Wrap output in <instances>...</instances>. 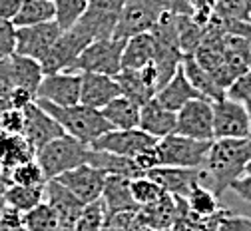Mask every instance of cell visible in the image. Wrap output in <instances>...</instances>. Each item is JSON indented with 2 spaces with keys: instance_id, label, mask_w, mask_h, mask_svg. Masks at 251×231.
<instances>
[{
  "instance_id": "1",
  "label": "cell",
  "mask_w": 251,
  "mask_h": 231,
  "mask_svg": "<svg viewBox=\"0 0 251 231\" xmlns=\"http://www.w3.org/2000/svg\"><path fill=\"white\" fill-rule=\"evenodd\" d=\"M251 161V138L245 140H213L205 163V178L211 181V191L222 197L231 183L245 174Z\"/></svg>"
},
{
  "instance_id": "2",
  "label": "cell",
  "mask_w": 251,
  "mask_h": 231,
  "mask_svg": "<svg viewBox=\"0 0 251 231\" xmlns=\"http://www.w3.org/2000/svg\"><path fill=\"white\" fill-rule=\"evenodd\" d=\"M40 108H44L60 126L66 131L68 136L84 142L86 146H92L100 136L112 131V124L104 118V114L96 108H90L84 104L76 106H54L44 100H36Z\"/></svg>"
},
{
  "instance_id": "3",
  "label": "cell",
  "mask_w": 251,
  "mask_h": 231,
  "mask_svg": "<svg viewBox=\"0 0 251 231\" xmlns=\"http://www.w3.org/2000/svg\"><path fill=\"white\" fill-rule=\"evenodd\" d=\"M90 155V146L84 142L64 134L44 146L42 150L36 152V161L40 163V168L46 176V180H56L62 174H66L78 166L88 163Z\"/></svg>"
},
{
  "instance_id": "4",
  "label": "cell",
  "mask_w": 251,
  "mask_h": 231,
  "mask_svg": "<svg viewBox=\"0 0 251 231\" xmlns=\"http://www.w3.org/2000/svg\"><path fill=\"white\" fill-rule=\"evenodd\" d=\"M172 8L168 0H124L122 16L116 28V40H128L132 36L151 32L160 18Z\"/></svg>"
},
{
  "instance_id": "5",
  "label": "cell",
  "mask_w": 251,
  "mask_h": 231,
  "mask_svg": "<svg viewBox=\"0 0 251 231\" xmlns=\"http://www.w3.org/2000/svg\"><path fill=\"white\" fill-rule=\"evenodd\" d=\"M213 142L205 140H194L179 134H172L168 138H162L155 148L160 154L162 166L172 168H190V170H203Z\"/></svg>"
},
{
  "instance_id": "6",
  "label": "cell",
  "mask_w": 251,
  "mask_h": 231,
  "mask_svg": "<svg viewBox=\"0 0 251 231\" xmlns=\"http://www.w3.org/2000/svg\"><path fill=\"white\" fill-rule=\"evenodd\" d=\"M122 54H124V40L108 38L90 42L80 58L68 72L78 74H104L116 78L122 72Z\"/></svg>"
},
{
  "instance_id": "7",
  "label": "cell",
  "mask_w": 251,
  "mask_h": 231,
  "mask_svg": "<svg viewBox=\"0 0 251 231\" xmlns=\"http://www.w3.org/2000/svg\"><path fill=\"white\" fill-rule=\"evenodd\" d=\"M122 8L124 0H90L88 10L74 28L88 36L92 42L114 38Z\"/></svg>"
},
{
  "instance_id": "8",
  "label": "cell",
  "mask_w": 251,
  "mask_h": 231,
  "mask_svg": "<svg viewBox=\"0 0 251 231\" xmlns=\"http://www.w3.org/2000/svg\"><path fill=\"white\" fill-rule=\"evenodd\" d=\"M249 131V114L243 102L227 96L213 102V140H245Z\"/></svg>"
},
{
  "instance_id": "9",
  "label": "cell",
  "mask_w": 251,
  "mask_h": 231,
  "mask_svg": "<svg viewBox=\"0 0 251 231\" xmlns=\"http://www.w3.org/2000/svg\"><path fill=\"white\" fill-rule=\"evenodd\" d=\"M176 134L213 142V102L207 98H198V100L187 102L177 112Z\"/></svg>"
},
{
  "instance_id": "10",
  "label": "cell",
  "mask_w": 251,
  "mask_h": 231,
  "mask_svg": "<svg viewBox=\"0 0 251 231\" xmlns=\"http://www.w3.org/2000/svg\"><path fill=\"white\" fill-rule=\"evenodd\" d=\"M90 42L92 40L84 36L82 32H78L76 28L64 30L60 34V38L56 40V44L52 46V50L46 54V58L40 62L44 76L56 74V72H68Z\"/></svg>"
},
{
  "instance_id": "11",
  "label": "cell",
  "mask_w": 251,
  "mask_h": 231,
  "mask_svg": "<svg viewBox=\"0 0 251 231\" xmlns=\"http://www.w3.org/2000/svg\"><path fill=\"white\" fill-rule=\"evenodd\" d=\"M160 140L151 138L150 134L142 131L140 128L136 129H112L108 134L100 136L90 148L94 150H104L116 155H124V157H132L136 159L140 154L151 150Z\"/></svg>"
},
{
  "instance_id": "12",
  "label": "cell",
  "mask_w": 251,
  "mask_h": 231,
  "mask_svg": "<svg viewBox=\"0 0 251 231\" xmlns=\"http://www.w3.org/2000/svg\"><path fill=\"white\" fill-rule=\"evenodd\" d=\"M62 32L64 30L56 24V20L36 24V26L16 28V54L42 62L46 54L52 50V46L56 44V40L60 38Z\"/></svg>"
},
{
  "instance_id": "13",
  "label": "cell",
  "mask_w": 251,
  "mask_h": 231,
  "mask_svg": "<svg viewBox=\"0 0 251 231\" xmlns=\"http://www.w3.org/2000/svg\"><path fill=\"white\" fill-rule=\"evenodd\" d=\"M82 92V74L78 72H56L46 74L38 92L36 100L50 102L54 106H76L80 104Z\"/></svg>"
},
{
  "instance_id": "14",
  "label": "cell",
  "mask_w": 251,
  "mask_h": 231,
  "mask_svg": "<svg viewBox=\"0 0 251 231\" xmlns=\"http://www.w3.org/2000/svg\"><path fill=\"white\" fill-rule=\"evenodd\" d=\"M106 178H108L106 172L90 166V163H84V166H78V168H74L66 174H62L56 180L64 187H68L84 205H88L92 202L102 200Z\"/></svg>"
},
{
  "instance_id": "15",
  "label": "cell",
  "mask_w": 251,
  "mask_h": 231,
  "mask_svg": "<svg viewBox=\"0 0 251 231\" xmlns=\"http://www.w3.org/2000/svg\"><path fill=\"white\" fill-rule=\"evenodd\" d=\"M66 131L62 129V126L44 110L40 108L36 102L30 104L28 108H24V131L22 136L30 142L36 152L42 150L44 146H48L50 142H54L56 138L64 136Z\"/></svg>"
},
{
  "instance_id": "16",
  "label": "cell",
  "mask_w": 251,
  "mask_h": 231,
  "mask_svg": "<svg viewBox=\"0 0 251 231\" xmlns=\"http://www.w3.org/2000/svg\"><path fill=\"white\" fill-rule=\"evenodd\" d=\"M150 180H153L166 193L185 197L190 189L205 178L203 170H190V168H172V166H160L146 174Z\"/></svg>"
},
{
  "instance_id": "17",
  "label": "cell",
  "mask_w": 251,
  "mask_h": 231,
  "mask_svg": "<svg viewBox=\"0 0 251 231\" xmlns=\"http://www.w3.org/2000/svg\"><path fill=\"white\" fill-rule=\"evenodd\" d=\"M44 202L56 211L60 225L74 227L78 217H80V213H82V209H84V204L68 187L62 185L58 180H50L44 185Z\"/></svg>"
},
{
  "instance_id": "18",
  "label": "cell",
  "mask_w": 251,
  "mask_h": 231,
  "mask_svg": "<svg viewBox=\"0 0 251 231\" xmlns=\"http://www.w3.org/2000/svg\"><path fill=\"white\" fill-rule=\"evenodd\" d=\"M122 96L120 84L112 76L104 74H82V92H80V104L102 110L112 100Z\"/></svg>"
},
{
  "instance_id": "19",
  "label": "cell",
  "mask_w": 251,
  "mask_h": 231,
  "mask_svg": "<svg viewBox=\"0 0 251 231\" xmlns=\"http://www.w3.org/2000/svg\"><path fill=\"white\" fill-rule=\"evenodd\" d=\"M176 126H177V112L164 108L155 98L142 106L140 129L150 134L151 138L162 140V138L176 134Z\"/></svg>"
},
{
  "instance_id": "20",
  "label": "cell",
  "mask_w": 251,
  "mask_h": 231,
  "mask_svg": "<svg viewBox=\"0 0 251 231\" xmlns=\"http://www.w3.org/2000/svg\"><path fill=\"white\" fill-rule=\"evenodd\" d=\"M32 159H36V150L22 134L0 131V178Z\"/></svg>"
},
{
  "instance_id": "21",
  "label": "cell",
  "mask_w": 251,
  "mask_h": 231,
  "mask_svg": "<svg viewBox=\"0 0 251 231\" xmlns=\"http://www.w3.org/2000/svg\"><path fill=\"white\" fill-rule=\"evenodd\" d=\"M198 98H203V96L192 86L190 80H187L183 68H179L176 72V76L166 86H162L158 90V94H155V100L172 112H179L187 102L198 100Z\"/></svg>"
},
{
  "instance_id": "22",
  "label": "cell",
  "mask_w": 251,
  "mask_h": 231,
  "mask_svg": "<svg viewBox=\"0 0 251 231\" xmlns=\"http://www.w3.org/2000/svg\"><path fill=\"white\" fill-rule=\"evenodd\" d=\"M102 202L106 204L108 215L140 209V205L136 204L134 195H132V180L124 178V176H108L106 178Z\"/></svg>"
},
{
  "instance_id": "23",
  "label": "cell",
  "mask_w": 251,
  "mask_h": 231,
  "mask_svg": "<svg viewBox=\"0 0 251 231\" xmlns=\"http://www.w3.org/2000/svg\"><path fill=\"white\" fill-rule=\"evenodd\" d=\"M88 163L94 166V168L102 170V172H106L108 176H124V178H130V180L146 176V172L138 166L136 159L116 155V154H110V152H104V150L90 148Z\"/></svg>"
},
{
  "instance_id": "24",
  "label": "cell",
  "mask_w": 251,
  "mask_h": 231,
  "mask_svg": "<svg viewBox=\"0 0 251 231\" xmlns=\"http://www.w3.org/2000/svg\"><path fill=\"white\" fill-rule=\"evenodd\" d=\"M181 68L187 76V80L192 82V86L211 102H217V100H224L226 98V90L217 84V80L213 78L211 72H207L203 66L196 60L194 54H187L183 56V62H181Z\"/></svg>"
},
{
  "instance_id": "25",
  "label": "cell",
  "mask_w": 251,
  "mask_h": 231,
  "mask_svg": "<svg viewBox=\"0 0 251 231\" xmlns=\"http://www.w3.org/2000/svg\"><path fill=\"white\" fill-rule=\"evenodd\" d=\"M153 56H155V40L151 32L132 36L124 42L122 70H140L150 62H153Z\"/></svg>"
},
{
  "instance_id": "26",
  "label": "cell",
  "mask_w": 251,
  "mask_h": 231,
  "mask_svg": "<svg viewBox=\"0 0 251 231\" xmlns=\"http://www.w3.org/2000/svg\"><path fill=\"white\" fill-rule=\"evenodd\" d=\"M177 197L172 193H164L160 200H155L150 205L140 207V215L146 221V225L153 231H162V229H170L177 217Z\"/></svg>"
},
{
  "instance_id": "27",
  "label": "cell",
  "mask_w": 251,
  "mask_h": 231,
  "mask_svg": "<svg viewBox=\"0 0 251 231\" xmlns=\"http://www.w3.org/2000/svg\"><path fill=\"white\" fill-rule=\"evenodd\" d=\"M224 66L233 78L251 70V38L226 34L224 38Z\"/></svg>"
},
{
  "instance_id": "28",
  "label": "cell",
  "mask_w": 251,
  "mask_h": 231,
  "mask_svg": "<svg viewBox=\"0 0 251 231\" xmlns=\"http://www.w3.org/2000/svg\"><path fill=\"white\" fill-rule=\"evenodd\" d=\"M100 112L112 124L114 129H136V128H140L142 106L132 102L130 98H126V96H120L116 100H112Z\"/></svg>"
},
{
  "instance_id": "29",
  "label": "cell",
  "mask_w": 251,
  "mask_h": 231,
  "mask_svg": "<svg viewBox=\"0 0 251 231\" xmlns=\"http://www.w3.org/2000/svg\"><path fill=\"white\" fill-rule=\"evenodd\" d=\"M10 60H12V72H14L16 88H26L32 94H36L42 80H44L42 64L34 58L20 56V54H14Z\"/></svg>"
},
{
  "instance_id": "30",
  "label": "cell",
  "mask_w": 251,
  "mask_h": 231,
  "mask_svg": "<svg viewBox=\"0 0 251 231\" xmlns=\"http://www.w3.org/2000/svg\"><path fill=\"white\" fill-rule=\"evenodd\" d=\"M54 18H56L54 0H24L12 22L16 28H24V26L52 22Z\"/></svg>"
},
{
  "instance_id": "31",
  "label": "cell",
  "mask_w": 251,
  "mask_h": 231,
  "mask_svg": "<svg viewBox=\"0 0 251 231\" xmlns=\"http://www.w3.org/2000/svg\"><path fill=\"white\" fill-rule=\"evenodd\" d=\"M118 84H120V90H122V96L130 98L132 102L144 106L148 104L150 100L155 98V92L151 86L146 84V80L142 78L140 70H122L118 76H116Z\"/></svg>"
},
{
  "instance_id": "32",
  "label": "cell",
  "mask_w": 251,
  "mask_h": 231,
  "mask_svg": "<svg viewBox=\"0 0 251 231\" xmlns=\"http://www.w3.org/2000/svg\"><path fill=\"white\" fill-rule=\"evenodd\" d=\"M185 204L190 207V213L198 219H207L215 213L222 211L219 207V197L205 185L198 183L190 189V193L185 195Z\"/></svg>"
},
{
  "instance_id": "33",
  "label": "cell",
  "mask_w": 251,
  "mask_h": 231,
  "mask_svg": "<svg viewBox=\"0 0 251 231\" xmlns=\"http://www.w3.org/2000/svg\"><path fill=\"white\" fill-rule=\"evenodd\" d=\"M44 202V185L42 187H28V185H8L6 187V204L8 207L26 213L38 207Z\"/></svg>"
},
{
  "instance_id": "34",
  "label": "cell",
  "mask_w": 251,
  "mask_h": 231,
  "mask_svg": "<svg viewBox=\"0 0 251 231\" xmlns=\"http://www.w3.org/2000/svg\"><path fill=\"white\" fill-rule=\"evenodd\" d=\"M0 181H2L6 187L8 185H28V187H42L48 183L40 163L36 159L32 161H26L22 163V166L14 168L12 172H8L6 176L0 178Z\"/></svg>"
},
{
  "instance_id": "35",
  "label": "cell",
  "mask_w": 251,
  "mask_h": 231,
  "mask_svg": "<svg viewBox=\"0 0 251 231\" xmlns=\"http://www.w3.org/2000/svg\"><path fill=\"white\" fill-rule=\"evenodd\" d=\"M176 12V10H174ZM177 14V34H179V44L183 54H196L198 46L201 44L203 36H205V28L200 26L192 14L187 12H176Z\"/></svg>"
},
{
  "instance_id": "36",
  "label": "cell",
  "mask_w": 251,
  "mask_h": 231,
  "mask_svg": "<svg viewBox=\"0 0 251 231\" xmlns=\"http://www.w3.org/2000/svg\"><path fill=\"white\" fill-rule=\"evenodd\" d=\"M88 4L90 0H54L56 24L62 30H72L88 10Z\"/></svg>"
},
{
  "instance_id": "37",
  "label": "cell",
  "mask_w": 251,
  "mask_h": 231,
  "mask_svg": "<svg viewBox=\"0 0 251 231\" xmlns=\"http://www.w3.org/2000/svg\"><path fill=\"white\" fill-rule=\"evenodd\" d=\"M106 219H108V209L106 204L102 200L92 202L88 205H84L74 231H102L106 227Z\"/></svg>"
},
{
  "instance_id": "38",
  "label": "cell",
  "mask_w": 251,
  "mask_h": 231,
  "mask_svg": "<svg viewBox=\"0 0 251 231\" xmlns=\"http://www.w3.org/2000/svg\"><path fill=\"white\" fill-rule=\"evenodd\" d=\"M58 225V215L46 202L24 213V227L28 231H54Z\"/></svg>"
},
{
  "instance_id": "39",
  "label": "cell",
  "mask_w": 251,
  "mask_h": 231,
  "mask_svg": "<svg viewBox=\"0 0 251 231\" xmlns=\"http://www.w3.org/2000/svg\"><path fill=\"white\" fill-rule=\"evenodd\" d=\"M164 193L166 191L158 183H155L153 180H150L148 176H142V178L132 180V195H134V200H136V204L140 207L153 204L155 200H160Z\"/></svg>"
},
{
  "instance_id": "40",
  "label": "cell",
  "mask_w": 251,
  "mask_h": 231,
  "mask_svg": "<svg viewBox=\"0 0 251 231\" xmlns=\"http://www.w3.org/2000/svg\"><path fill=\"white\" fill-rule=\"evenodd\" d=\"M16 54V26L12 20L0 18V60Z\"/></svg>"
},
{
  "instance_id": "41",
  "label": "cell",
  "mask_w": 251,
  "mask_h": 231,
  "mask_svg": "<svg viewBox=\"0 0 251 231\" xmlns=\"http://www.w3.org/2000/svg\"><path fill=\"white\" fill-rule=\"evenodd\" d=\"M219 0H187V4L192 8V18L200 24V26H207L215 14Z\"/></svg>"
},
{
  "instance_id": "42",
  "label": "cell",
  "mask_w": 251,
  "mask_h": 231,
  "mask_svg": "<svg viewBox=\"0 0 251 231\" xmlns=\"http://www.w3.org/2000/svg\"><path fill=\"white\" fill-rule=\"evenodd\" d=\"M226 96L231 98V100H237V102H249L251 100V70L243 72L241 76H237L231 86L226 90Z\"/></svg>"
},
{
  "instance_id": "43",
  "label": "cell",
  "mask_w": 251,
  "mask_h": 231,
  "mask_svg": "<svg viewBox=\"0 0 251 231\" xmlns=\"http://www.w3.org/2000/svg\"><path fill=\"white\" fill-rule=\"evenodd\" d=\"M0 131H2V134H22L24 131V110L8 108L0 116Z\"/></svg>"
},
{
  "instance_id": "44",
  "label": "cell",
  "mask_w": 251,
  "mask_h": 231,
  "mask_svg": "<svg viewBox=\"0 0 251 231\" xmlns=\"http://www.w3.org/2000/svg\"><path fill=\"white\" fill-rule=\"evenodd\" d=\"M10 58H2V60H0V100H8L10 94L16 88L14 72H12V60Z\"/></svg>"
},
{
  "instance_id": "45",
  "label": "cell",
  "mask_w": 251,
  "mask_h": 231,
  "mask_svg": "<svg viewBox=\"0 0 251 231\" xmlns=\"http://www.w3.org/2000/svg\"><path fill=\"white\" fill-rule=\"evenodd\" d=\"M0 231H28L24 227V213L6 207L0 215Z\"/></svg>"
},
{
  "instance_id": "46",
  "label": "cell",
  "mask_w": 251,
  "mask_h": 231,
  "mask_svg": "<svg viewBox=\"0 0 251 231\" xmlns=\"http://www.w3.org/2000/svg\"><path fill=\"white\" fill-rule=\"evenodd\" d=\"M217 231H251V219L243 215H233L227 211L224 219L219 221Z\"/></svg>"
},
{
  "instance_id": "47",
  "label": "cell",
  "mask_w": 251,
  "mask_h": 231,
  "mask_svg": "<svg viewBox=\"0 0 251 231\" xmlns=\"http://www.w3.org/2000/svg\"><path fill=\"white\" fill-rule=\"evenodd\" d=\"M8 102H10V108H14V110H24V108H28L30 104L36 102V94H32V92L26 90V88H14V92H12L10 98H8Z\"/></svg>"
},
{
  "instance_id": "48",
  "label": "cell",
  "mask_w": 251,
  "mask_h": 231,
  "mask_svg": "<svg viewBox=\"0 0 251 231\" xmlns=\"http://www.w3.org/2000/svg\"><path fill=\"white\" fill-rule=\"evenodd\" d=\"M229 189L235 191V193L241 197V200H245V202L251 204V174H243L241 178H237V180L231 183Z\"/></svg>"
},
{
  "instance_id": "49",
  "label": "cell",
  "mask_w": 251,
  "mask_h": 231,
  "mask_svg": "<svg viewBox=\"0 0 251 231\" xmlns=\"http://www.w3.org/2000/svg\"><path fill=\"white\" fill-rule=\"evenodd\" d=\"M24 0H0V18L12 20L16 16V12L20 10Z\"/></svg>"
},
{
  "instance_id": "50",
  "label": "cell",
  "mask_w": 251,
  "mask_h": 231,
  "mask_svg": "<svg viewBox=\"0 0 251 231\" xmlns=\"http://www.w3.org/2000/svg\"><path fill=\"white\" fill-rule=\"evenodd\" d=\"M8 207V204H6V185L0 181V215H2V211Z\"/></svg>"
},
{
  "instance_id": "51",
  "label": "cell",
  "mask_w": 251,
  "mask_h": 231,
  "mask_svg": "<svg viewBox=\"0 0 251 231\" xmlns=\"http://www.w3.org/2000/svg\"><path fill=\"white\" fill-rule=\"evenodd\" d=\"M241 2H243L245 10H247V14H249V18H251V0H241Z\"/></svg>"
},
{
  "instance_id": "52",
  "label": "cell",
  "mask_w": 251,
  "mask_h": 231,
  "mask_svg": "<svg viewBox=\"0 0 251 231\" xmlns=\"http://www.w3.org/2000/svg\"><path fill=\"white\" fill-rule=\"evenodd\" d=\"M54 231H74V227H70V225H58Z\"/></svg>"
},
{
  "instance_id": "53",
  "label": "cell",
  "mask_w": 251,
  "mask_h": 231,
  "mask_svg": "<svg viewBox=\"0 0 251 231\" xmlns=\"http://www.w3.org/2000/svg\"><path fill=\"white\" fill-rule=\"evenodd\" d=\"M245 108H247V114H249V126H251V100L245 102ZM249 138H251V131H249Z\"/></svg>"
},
{
  "instance_id": "54",
  "label": "cell",
  "mask_w": 251,
  "mask_h": 231,
  "mask_svg": "<svg viewBox=\"0 0 251 231\" xmlns=\"http://www.w3.org/2000/svg\"><path fill=\"white\" fill-rule=\"evenodd\" d=\"M102 231H124V229H120V227H114V225H108V223H106V227H104Z\"/></svg>"
},
{
  "instance_id": "55",
  "label": "cell",
  "mask_w": 251,
  "mask_h": 231,
  "mask_svg": "<svg viewBox=\"0 0 251 231\" xmlns=\"http://www.w3.org/2000/svg\"><path fill=\"white\" fill-rule=\"evenodd\" d=\"M245 174H251V161L247 163V168H245Z\"/></svg>"
},
{
  "instance_id": "56",
  "label": "cell",
  "mask_w": 251,
  "mask_h": 231,
  "mask_svg": "<svg viewBox=\"0 0 251 231\" xmlns=\"http://www.w3.org/2000/svg\"><path fill=\"white\" fill-rule=\"evenodd\" d=\"M162 231H172V229H162Z\"/></svg>"
},
{
  "instance_id": "57",
  "label": "cell",
  "mask_w": 251,
  "mask_h": 231,
  "mask_svg": "<svg viewBox=\"0 0 251 231\" xmlns=\"http://www.w3.org/2000/svg\"><path fill=\"white\" fill-rule=\"evenodd\" d=\"M168 2H176V0H168Z\"/></svg>"
}]
</instances>
